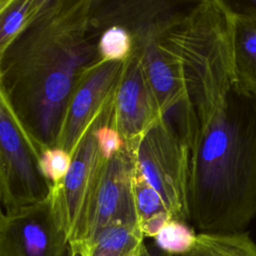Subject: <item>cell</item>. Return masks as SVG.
I'll use <instances>...</instances> for the list:
<instances>
[{
	"label": "cell",
	"instance_id": "9a60e30c",
	"mask_svg": "<svg viewBox=\"0 0 256 256\" xmlns=\"http://www.w3.org/2000/svg\"><path fill=\"white\" fill-rule=\"evenodd\" d=\"M196 238L197 232L190 224L172 219L161 228L153 239L160 252L184 255L192 249Z\"/></svg>",
	"mask_w": 256,
	"mask_h": 256
},
{
	"label": "cell",
	"instance_id": "9c48e42d",
	"mask_svg": "<svg viewBox=\"0 0 256 256\" xmlns=\"http://www.w3.org/2000/svg\"><path fill=\"white\" fill-rule=\"evenodd\" d=\"M123 66L100 61L84 72L67 103L55 147L72 157L84 131L114 94Z\"/></svg>",
	"mask_w": 256,
	"mask_h": 256
},
{
	"label": "cell",
	"instance_id": "e0dca14e",
	"mask_svg": "<svg viewBox=\"0 0 256 256\" xmlns=\"http://www.w3.org/2000/svg\"><path fill=\"white\" fill-rule=\"evenodd\" d=\"M132 189L140 228L145 221L156 215L163 213L171 215L160 195L144 180L136 170L135 165L132 176Z\"/></svg>",
	"mask_w": 256,
	"mask_h": 256
},
{
	"label": "cell",
	"instance_id": "7a4b0ae2",
	"mask_svg": "<svg viewBox=\"0 0 256 256\" xmlns=\"http://www.w3.org/2000/svg\"><path fill=\"white\" fill-rule=\"evenodd\" d=\"M189 151L188 224L244 232L256 217V95L234 84L198 122Z\"/></svg>",
	"mask_w": 256,
	"mask_h": 256
},
{
	"label": "cell",
	"instance_id": "6da1fadb",
	"mask_svg": "<svg viewBox=\"0 0 256 256\" xmlns=\"http://www.w3.org/2000/svg\"><path fill=\"white\" fill-rule=\"evenodd\" d=\"M93 0H46L36 18L0 52V98L40 154L55 147L79 79L100 62L90 28Z\"/></svg>",
	"mask_w": 256,
	"mask_h": 256
},
{
	"label": "cell",
	"instance_id": "44dd1931",
	"mask_svg": "<svg viewBox=\"0 0 256 256\" xmlns=\"http://www.w3.org/2000/svg\"><path fill=\"white\" fill-rule=\"evenodd\" d=\"M157 256H185V254H184V255H170V254L162 253V252H160V251H159V253H158V255H157Z\"/></svg>",
	"mask_w": 256,
	"mask_h": 256
},
{
	"label": "cell",
	"instance_id": "5b68a950",
	"mask_svg": "<svg viewBox=\"0 0 256 256\" xmlns=\"http://www.w3.org/2000/svg\"><path fill=\"white\" fill-rule=\"evenodd\" d=\"M111 98L84 131L66 177L59 185L53 186L49 194L53 213L68 238L70 248L76 247L80 241L84 221L107 160L100 151L96 129Z\"/></svg>",
	"mask_w": 256,
	"mask_h": 256
},
{
	"label": "cell",
	"instance_id": "ba28073f",
	"mask_svg": "<svg viewBox=\"0 0 256 256\" xmlns=\"http://www.w3.org/2000/svg\"><path fill=\"white\" fill-rule=\"evenodd\" d=\"M0 256H70L49 197L0 216Z\"/></svg>",
	"mask_w": 256,
	"mask_h": 256
},
{
	"label": "cell",
	"instance_id": "d6986e66",
	"mask_svg": "<svg viewBox=\"0 0 256 256\" xmlns=\"http://www.w3.org/2000/svg\"><path fill=\"white\" fill-rule=\"evenodd\" d=\"M227 4L233 12L243 14L256 20V0H239V1H227Z\"/></svg>",
	"mask_w": 256,
	"mask_h": 256
},
{
	"label": "cell",
	"instance_id": "5bb4252c",
	"mask_svg": "<svg viewBox=\"0 0 256 256\" xmlns=\"http://www.w3.org/2000/svg\"><path fill=\"white\" fill-rule=\"evenodd\" d=\"M46 0H0V52L36 18Z\"/></svg>",
	"mask_w": 256,
	"mask_h": 256
},
{
	"label": "cell",
	"instance_id": "2e32d148",
	"mask_svg": "<svg viewBox=\"0 0 256 256\" xmlns=\"http://www.w3.org/2000/svg\"><path fill=\"white\" fill-rule=\"evenodd\" d=\"M97 37V48L101 61L125 62L133 52L132 36L121 26L106 27Z\"/></svg>",
	"mask_w": 256,
	"mask_h": 256
},
{
	"label": "cell",
	"instance_id": "7c38bea8",
	"mask_svg": "<svg viewBox=\"0 0 256 256\" xmlns=\"http://www.w3.org/2000/svg\"><path fill=\"white\" fill-rule=\"evenodd\" d=\"M144 238L138 225L118 222L101 230L90 244L78 252H70V256H125Z\"/></svg>",
	"mask_w": 256,
	"mask_h": 256
},
{
	"label": "cell",
	"instance_id": "8fae6325",
	"mask_svg": "<svg viewBox=\"0 0 256 256\" xmlns=\"http://www.w3.org/2000/svg\"><path fill=\"white\" fill-rule=\"evenodd\" d=\"M233 50L235 84L256 95V20L235 12Z\"/></svg>",
	"mask_w": 256,
	"mask_h": 256
},
{
	"label": "cell",
	"instance_id": "4fadbf2b",
	"mask_svg": "<svg viewBox=\"0 0 256 256\" xmlns=\"http://www.w3.org/2000/svg\"><path fill=\"white\" fill-rule=\"evenodd\" d=\"M185 256H256V243L249 232L198 233Z\"/></svg>",
	"mask_w": 256,
	"mask_h": 256
},
{
	"label": "cell",
	"instance_id": "3957f363",
	"mask_svg": "<svg viewBox=\"0 0 256 256\" xmlns=\"http://www.w3.org/2000/svg\"><path fill=\"white\" fill-rule=\"evenodd\" d=\"M234 12L226 0L192 2L164 35L179 59L198 122L206 119L235 84Z\"/></svg>",
	"mask_w": 256,
	"mask_h": 256
},
{
	"label": "cell",
	"instance_id": "277c9868",
	"mask_svg": "<svg viewBox=\"0 0 256 256\" xmlns=\"http://www.w3.org/2000/svg\"><path fill=\"white\" fill-rule=\"evenodd\" d=\"M128 149L136 170L160 195L172 217L188 223L190 151L172 124L163 117Z\"/></svg>",
	"mask_w": 256,
	"mask_h": 256
},
{
	"label": "cell",
	"instance_id": "52a82bcc",
	"mask_svg": "<svg viewBox=\"0 0 256 256\" xmlns=\"http://www.w3.org/2000/svg\"><path fill=\"white\" fill-rule=\"evenodd\" d=\"M133 171V156L126 146L106 160L84 221L80 241L76 247L70 248V252L82 250L111 224L123 222L140 227L132 189Z\"/></svg>",
	"mask_w": 256,
	"mask_h": 256
},
{
	"label": "cell",
	"instance_id": "30bf717a",
	"mask_svg": "<svg viewBox=\"0 0 256 256\" xmlns=\"http://www.w3.org/2000/svg\"><path fill=\"white\" fill-rule=\"evenodd\" d=\"M162 118L141 59L133 51L124 62L115 90L111 125L130 148Z\"/></svg>",
	"mask_w": 256,
	"mask_h": 256
},
{
	"label": "cell",
	"instance_id": "ffe728a7",
	"mask_svg": "<svg viewBox=\"0 0 256 256\" xmlns=\"http://www.w3.org/2000/svg\"><path fill=\"white\" fill-rule=\"evenodd\" d=\"M157 255H158V253L155 256H157ZM125 256H153V255L147 249L145 242H142L137 247H135L133 250H131L129 253H127Z\"/></svg>",
	"mask_w": 256,
	"mask_h": 256
},
{
	"label": "cell",
	"instance_id": "ac0fdd59",
	"mask_svg": "<svg viewBox=\"0 0 256 256\" xmlns=\"http://www.w3.org/2000/svg\"><path fill=\"white\" fill-rule=\"evenodd\" d=\"M71 161V155L58 147L47 148L40 154L39 168L51 188L59 185L64 180L69 171Z\"/></svg>",
	"mask_w": 256,
	"mask_h": 256
},
{
	"label": "cell",
	"instance_id": "8992f818",
	"mask_svg": "<svg viewBox=\"0 0 256 256\" xmlns=\"http://www.w3.org/2000/svg\"><path fill=\"white\" fill-rule=\"evenodd\" d=\"M51 186L39 168V153L0 98L1 213L9 214L49 197Z\"/></svg>",
	"mask_w": 256,
	"mask_h": 256
}]
</instances>
